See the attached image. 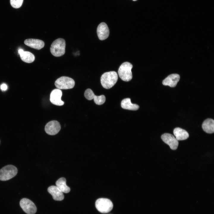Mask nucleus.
I'll list each match as a JSON object with an SVG mask.
<instances>
[{
	"label": "nucleus",
	"mask_w": 214,
	"mask_h": 214,
	"mask_svg": "<svg viewBox=\"0 0 214 214\" xmlns=\"http://www.w3.org/2000/svg\"><path fill=\"white\" fill-rule=\"evenodd\" d=\"M118 78L117 73L114 71H111L102 74L100 78V82L103 88L109 89L115 84Z\"/></svg>",
	"instance_id": "nucleus-1"
},
{
	"label": "nucleus",
	"mask_w": 214,
	"mask_h": 214,
	"mask_svg": "<svg viewBox=\"0 0 214 214\" xmlns=\"http://www.w3.org/2000/svg\"><path fill=\"white\" fill-rule=\"evenodd\" d=\"M65 40L62 38H59L55 40L51 44V52L55 56H61L65 54Z\"/></svg>",
	"instance_id": "nucleus-2"
},
{
	"label": "nucleus",
	"mask_w": 214,
	"mask_h": 214,
	"mask_svg": "<svg viewBox=\"0 0 214 214\" xmlns=\"http://www.w3.org/2000/svg\"><path fill=\"white\" fill-rule=\"evenodd\" d=\"M133 67L132 64L128 62H125L119 67L118 73L119 77L123 81H128L132 78L131 70Z\"/></svg>",
	"instance_id": "nucleus-3"
},
{
	"label": "nucleus",
	"mask_w": 214,
	"mask_h": 214,
	"mask_svg": "<svg viewBox=\"0 0 214 214\" xmlns=\"http://www.w3.org/2000/svg\"><path fill=\"white\" fill-rule=\"evenodd\" d=\"M17 172L18 169L15 166L11 165L5 166L0 170V180H8L15 177Z\"/></svg>",
	"instance_id": "nucleus-4"
},
{
	"label": "nucleus",
	"mask_w": 214,
	"mask_h": 214,
	"mask_svg": "<svg viewBox=\"0 0 214 214\" xmlns=\"http://www.w3.org/2000/svg\"><path fill=\"white\" fill-rule=\"evenodd\" d=\"M113 204L109 199L104 198L97 199L95 202V206L97 210L102 213H107L113 208Z\"/></svg>",
	"instance_id": "nucleus-5"
},
{
	"label": "nucleus",
	"mask_w": 214,
	"mask_h": 214,
	"mask_svg": "<svg viewBox=\"0 0 214 214\" xmlns=\"http://www.w3.org/2000/svg\"><path fill=\"white\" fill-rule=\"evenodd\" d=\"M75 82L71 78L67 76H62L58 78L55 81L56 87L60 89H67L73 88Z\"/></svg>",
	"instance_id": "nucleus-6"
},
{
	"label": "nucleus",
	"mask_w": 214,
	"mask_h": 214,
	"mask_svg": "<svg viewBox=\"0 0 214 214\" xmlns=\"http://www.w3.org/2000/svg\"><path fill=\"white\" fill-rule=\"evenodd\" d=\"M21 207L27 214H34L37 211V207L29 199L24 198L20 202Z\"/></svg>",
	"instance_id": "nucleus-7"
},
{
	"label": "nucleus",
	"mask_w": 214,
	"mask_h": 214,
	"mask_svg": "<svg viewBox=\"0 0 214 214\" xmlns=\"http://www.w3.org/2000/svg\"><path fill=\"white\" fill-rule=\"evenodd\" d=\"M85 97L89 100L93 99L95 103L97 105H101L103 104L106 101V97L104 95L96 96L92 91L90 89H86L84 94Z\"/></svg>",
	"instance_id": "nucleus-8"
},
{
	"label": "nucleus",
	"mask_w": 214,
	"mask_h": 214,
	"mask_svg": "<svg viewBox=\"0 0 214 214\" xmlns=\"http://www.w3.org/2000/svg\"><path fill=\"white\" fill-rule=\"evenodd\" d=\"M161 139L166 144L168 145L171 149L176 150L178 146V141L172 135L169 133H165L161 136Z\"/></svg>",
	"instance_id": "nucleus-9"
},
{
	"label": "nucleus",
	"mask_w": 214,
	"mask_h": 214,
	"mask_svg": "<svg viewBox=\"0 0 214 214\" xmlns=\"http://www.w3.org/2000/svg\"><path fill=\"white\" fill-rule=\"evenodd\" d=\"M59 123L56 120L51 121L48 122L45 127V131L48 135H54L57 134L61 129Z\"/></svg>",
	"instance_id": "nucleus-10"
},
{
	"label": "nucleus",
	"mask_w": 214,
	"mask_h": 214,
	"mask_svg": "<svg viewBox=\"0 0 214 214\" xmlns=\"http://www.w3.org/2000/svg\"><path fill=\"white\" fill-rule=\"evenodd\" d=\"M62 96V92L60 89H55L52 91L50 94V101L54 105L58 106L63 105L64 102L61 100Z\"/></svg>",
	"instance_id": "nucleus-11"
},
{
	"label": "nucleus",
	"mask_w": 214,
	"mask_h": 214,
	"mask_svg": "<svg viewBox=\"0 0 214 214\" xmlns=\"http://www.w3.org/2000/svg\"><path fill=\"white\" fill-rule=\"evenodd\" d=\"M97 33L99 39L103 40L107 39L109 34V28L106 23L102 22L98 26Z\"/></svg>",
	"instance_id": "nucleus-12"
},
{
	"label": "nucleus",
	"mask_w": 214,
	"mask_h": 214,
	"mask_svg": "<svg viewBox=\"0 0 214 214\" xmlns=\"http://www.w3.org/2000/svg\"><path fill=\"white\" fill-rule=\"evenodd\" d=\"M180 79V76L177 74H172L168 75L162 81V84L165 86L170 87H175Z\"/></svg>",
	"instance_id": "nucleus-13"
},
{
	"label": "nucleus",
	"mask_w": 214,
	"mask_h": 214,
	"mask_svg": "<svg viewBox=\"0 0 214 214\" xmlns=\"http://www.w3.org/2000/svg\"><path fill=\"white\" fill-rule=\"evenodd\" d=\"M48 191L55 200L60 201L64 199L63 193L56 186L52 185L50 186L48 189Z\"/></svg>",
	"instance_id": "nucleus-14"
},
{
	"label": "nucleus",
	"mask_w": 214,
	"mask_h": 214,
	"mask_svg": "<svg viewBox=\"0 0 214 214\" xmlns=\"http://www.w3.org/2000/svg\"><path fill=\"white\" fill-rule=\"evenodd\" d=\"M24 43L26 45L37 50H40L43 48L45 45L43 41L34 39H27L25 40Z\"/></svg>",
	"instance_id": "nucleus-15"
},
{
	"label": "nucleus",
	"mask_w": 214,
	"mask_h": 214,
	"mask_svg": "<svg viewBox=\"0 0 214 214\" xmlns=\"http://www.w3.org/2000/svg\"><path fill=\"white\" fill-rule=\"evenodd\" d=\"M18 52L21 60L24 62L32 63L35 59L34 55L30 52L24 51L22 49L20 48L18 50Z\"/></svg>",
	"instance_id": "nucleus-16"
},
{
	"label": "nucleus",
	"mask_w": 214,
	"mask_h": 214,
	"mask_svg": "<svg viewBox=\"0 0 214 214\" xmlns=\"http://www.w3.org/2000/svg\"><path fill=\"white\" fill-rule=\"evenodd\" d=\"M202 127L204 131L208 133H212L214 132V120L208 118L203 122Z\"/></svg>",
	"instance_id": "nucleus-17"
},
{
	"label": "nucleus",
	"mask_w": 214,
	"mask_h": 214,
	"mask_svg": "<svg viewBox=\"0 0 214 214\" xmlns=\"http://www.w3.org/2000/svg\"><path fill=\"white\" fill-rule=\"evenodd\" d=\"M173 133L178 141L185 140L189 136L188 133L186 130L179 127L174 129Z\"/></svg>",
	"instance_id": "nucleus-18"
},
{
	"label": "nucleus",
	"mask_w": 214,
	"mask_h": 214,
	"mask_svg": "<svg viewBox=\"0 0 214 214\" xmlns=\"http://www.w3.org/2000/svg\"><path fill=\"white\" fill-rule=\"evenodd\" d=\"M121 106L123 109L133 111H136L139 109V106L135 104H132L130 98L123 99L121 102Z\"/></svg>",
	"instance_id": "nucleus-19"
},
{
	"label": "nucleus",
	"mask_w": 214,
	"mask_h": 214,
	"mask_svg": "<svg viewBox=\"0 0 214 214\" xmlns=\"http://www.w3.org/2000/svg\"><path fill=\"white\" fill-rule=\"evenodd\" d=\"M66 180L65 178L61 177L57 180L56 186L63 193H67L70 192V188L66 184Z\"/></svg>",
	"instance_id": "nucleus-20"
},
{
	"label": "nucleus",
	"mask_w": 214,
	"mask_h": 214,
	"mask_svg": "<svg viewBox=\"0 0 214 214\" xmlns=\"http://www.w3.org/2000/svg\"><path fill=\"white\" fill-rule=\"evenodd\" d=\"M23 0H10L12 6L15 8H20L22 5Z\"/></svg>",
	"instance_id": "nucleus-21"
},
{
	"label": "nucleus",
	"mask_w": 214,
	"mask_h": 214,
	"mask_svg": "<svg viewBox=\"0 0 214 214\" xmlns=\"http://www.w3.org/2000/svg\"><path fill=\"white\" fill-rule=\"evenodd\" d=\"M0 89L2 91H5L7 89V86L5 84L3 83L1 85Z\"/></svg>",
	"instance_id": "nucleus-22"
},
{
	"label": "nucleus",
	"mask_w": 214,
	"mask_h": 214,
	"mask_svg": "<svg viewBox=\"0 0 214 214\" xmlns=\"http://www.w3.org/2000/svg\"><path fill=\"white\" fill-rule=\"evenodd\" d=\"M133 0V1H136V0Z\"/></svg>",
	"instance_id": "nucleus-23"
},
{
	"label": "nucleus",
	"mask_w": 214,
	"mask_h": 214,
	"mask_svg": "<svg viewBox=\"0 0 214 214\" xmlns=\"http://www.w3.org/2000/svg\"></svg>",
	"instance_id": "nucleus-24"
}]
</instances>
